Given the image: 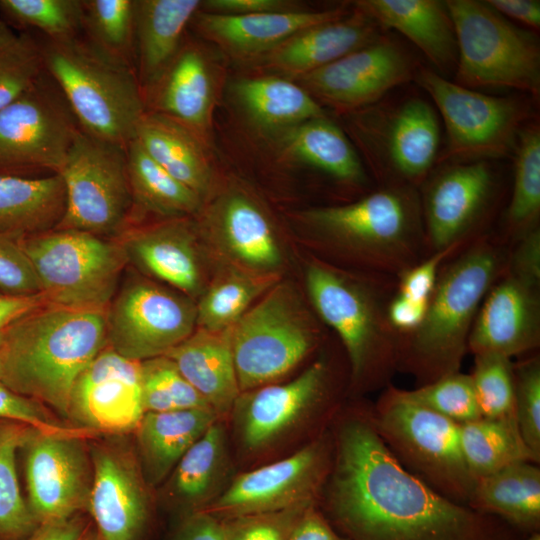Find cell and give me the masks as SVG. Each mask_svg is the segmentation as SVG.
Segmentation results:
<instances>
[{"mask_svg":"<svg viewBox=\"0 0 540 540\" xmlns=\"http://www.w3.org/2000/svg\"><path fill=\"white\" fill-rule=\"evenodd\" d=\"M333 459L318 503L347 540H524L502 520L455 502L408 471L377 431L372 403L333 421Z\"/></svg>","mask_w":540,"mask_h":540,"instance_id":"1","label":"cell"},{"mask_svg":"<svg viewBox=\"0 0 540 540\" xmlns=\"http://www.w3.org/2000/svg\"><path fill=\"white\" fill-rule=\"evenodd\" d=\"M509 250L501 237L481 234L442 266L421 324L399 338L398 372L421 386L460 371L477 313Z\"/></svg>","mask_w":540,"mask_h":540,"instance_id":"2","label":"cell"},{"mask_svg":"<svg viewBox=\"0 0 540 540\" xmlns=\"http://www.w3.org/2000/svg\"><path fill=\"white\" fill-rule=\"evenodd\" d=\"M106 346L105 311L48 304L3 330L0 383L67 417L78 376Z\"/></svg>","mask_w":540,"mask_h":540,"instance_id":"3","label":"cell"},{"mask_svg":"<svg viewBox=\"0 0 540 540\" xmlns=\"http://www.w3.org/2000/svg\"><path fill=\"white\" fill-rule=\"evenodd\" d=\"M305 279L314 308L343 346L350 389L366 393L392 384L398 372L400 335L387 310L397 279L370 274L361 281L322 262L309 264Z\"/></svg>","mask_w":540,"mask_h":540,"instance_id":"4","label":"cell"},{"mask_svg":"<svg viewBox=\"0 0 540 540\" xmlns=\"http://www.w3.org/2000/svg\"><path fill=\"white\" fill-rule=\"evenodd\" d=\"M304 219L370 274L397 279L428 255L420 191L412 186L382 185L356 201L311 209Z\"/></svg>","mask_w":540,"mask_h":540,"instance_id":"5","label":"cell"},{"mask_svg":"<svg viewBox=\"0 0 540 540\" xmlns=\"http://www.w3.org/2000/svg\"><path fill=\"white\" fill-rule=\"evenodd\" d=\"M44 68L53 78L82 131L127 146L146 112L135 68L85 36L41 42Z\"/></svg>","mask_w":540,"mask_h":540,"instance_id":"6","label":"cell"},{"mask_svg":"<svg viewBox=\"0 0 540 540\" xmlns=\"http://www.w3.org/2000/svg\"><path fill=\"white\" fill-rule=\"evenodd\" d=\"M372 414L381 438L408 471L467 505L475 481L462 452L461 424L419 405L393 384L372 403Z\"/></svg>","mask_w":540,"mask_h":540,"instance_id":"7","label":"cell"},{"mask_svg":"<svg viewBox=\"0 0 540 540\" xmlns=\"http://www.w3.org/2000/svg\"><path fill=\"white\" fill-rule=\"evenodd\" d=\"M19 241L48 304L106 311L128 262L117 239L55 228Z\"/></svg>","mask_w":540,"mask_h":540,"instance_id":"8","label":"cell"},{"mask_svg":"<svg viewBox=\"0 0 540 540\" xmlns=\"http://www.w3.org/2000/svg\"><path fill=\"white\" fill-rule=\"evenodd\" d=\"M457 40L455 83L466 88H510L538 97L540 48L486 1L446 0Z\"/></svg>","mask_w":540,"mask_h":540,"instance_id":"9","label":"cell"},{"mask_svg":"<svg viewBox=\"0 0 540 540\" xmlns=\"http://www.w3.org/2000/svg\"><path fill=\"white\" fill-rule=\"evenodd\" d=\"M414 81L431 98L444 123L439 162L489 161L513 154L530 106L519 98L491 96L419 67Z\"/></svg>","mask_w":540,"mask_h":540,"instance_id":"10","label":"cell"},{"mask_svg":"<svg viewBox=\"0 0 540 540\" xmlns=\"http://www.w3.org/2000/svg\"><path fill=\"white\" fill-rule=\"evenodd\" d=\"M362 109L353 129L381 186L419 189L439 159L441 132L435 108L411 95L383 98Z\"/></svg>","mask_w":540,"mask_h":540,"instance_id":"11","label":"cell"},{"mask_svg":"<svg viewBox=\"0 0 540 540\" xmlns=\"http://www.w3.org/2000/svg\"><path fill=\"white\" fill-rule=\"evenodd\" d=\"M59 175L65 186L66 205L57 229L110 239L125 230L132 208L125 146L80 129Z\"/></svg>","mask_w":540,"mask_h":540,"instance_id":"12","label":"cell"},{"mask_svg":"<svg viewBox=\"0 0 540 540\" xmlns=\"http://www.w3.org/2000/svg\"><path fill=\"white\" fill-rule=\"evenodd\" d=\"M60 88L46 70L0 110V175L59 174L80 131Z\"/></svg>","mask_w":540,"mask_h":540,"instance_id":"13","label":"cell"},{"mask_svg":"<svg viewBox=\"0 0 540 540\" xmlns=\"http://www.w3.org/2000/svg\"><path fill=\"white\" fill-rule=\"evenodd\" d=\"M317 341L286 286L275 287L230 328L240 391L283 376L313 351Z\"/></svg>","mask_w":540,"mask_h":540,"instance_id":"14","label":"cell"},{"mask_svg":"<svg viewBox=\"0 0 540 540\" xmlns=\"http://www.w3.org/2000/svg\"><path fill=\"white\" fill-rule=\"evenodd\" d=\"M332 459V434L326 432L289 457L240 474L199 511L230 520L318 504Z\"/></svg>","mask_w":540,"mask_h":540,"instance_id":"15","label":"cell"},{"mask_svg":"<svg viewBox=\"0 0 540 540\" xmlns=\"http://www.w3.org/2000/svg\"><path fill=\"white\" fill-rule=\"evenodd\" d=\"M107 346L134 361L164 356L188 338L196 308L154 282L129 275L105 311Z\"/></svg>","mask_w":540,"mask_h":540,"instance_id":"16","label":"cell"},{"mask_svg":"<svg viewBox=\"0 0 540 540\" xmlns=\"http://www.w3.org/2000/svg\"><path fill=\"white\" fill-rule=\"evenodd\" d=\"M335 375L329 361L321 358L290 382L267 385L239 396L233 408L244 447L256 450L294 424L329 419L337 406Z\"/></svg>","mask_w":540,"mask_h":540,"instance_id":"17","label":"cell"},{"mask_svg":"<svg viewBox=\"0 0 540 540\" xmlns=\"http://www.w3.org/2000/svg\"><path fill=\"white\" fill-rule=\"evenodd\" d=\"M421 187L428 254L481 235L478 228L490 211L497 187L489 161L448 162Z\"/></svg>","mask_w":540,"mask_h":540,"instance_id":"18","label":"cell"},{"mask_svg":"<svg viewBox=\"0 0 540 540\" xmlns=\"http://www.w3.org/2000/svg\"><path fill=\"white\" fill-rule=\"evenodd\" d=\"M35 431L24 444L28 506L38 525L86 511L92 463L84 440Z\"/></svg>","mask_w":540,"mask_h":540,"instance_id":"19","label":"cell"},{"mask_svg":"<svg viewBox=\"0 0 540 540\" xmlns=\"http://www.w3.org/2000/svg\"><path fill=\"white\" fill-rule=\"evenodd\" d=\"M419 67L400 44L382 35L300 80L315 100L355 110L375 104L413 81Z\"/></svg>","mask_w":540,"mask_h":540,"instance_id":"20","label":"cell"},{"mask_svg":"<svg viewBox=\"0 0 540 540\" xmlns=\"http://www.w3.org/2000/svg\"><path fill=\"white\" fill-rule=\"evenodd\" d=\"M92 485L86 511L101 540H144L151 504L138 459L122 443L90 448Z\"/></svg>","mask_w":540,"mask_h":540,"instance_id":"21","label":"cell"},{"mask_svg":"<svg viewBox=\"0 0 540 540\" xmlns=\"http://www.w3.org/2000/svg\"><path fill=\"white\" fill-rule=\"evenodd\" d=\"M141 362L106 346L78 376L68 416L97 434L134 432L143 415Z\"/></svg>","mask_w":540,"mask_h":540,"instance_id":"22","label":"cell"},{"mask_svg":"<svg viewBox=\"0 0 540 540\" xmlns=\"http://www.w3.org/2000/svg\"><path fill=\"white\" fill-rule=\"evenodd\" d=\"M540 346V280L509 269L486 294L472 326L468 352L512 359Z\"/></svg>","mask_w":540,"mask_h":540,"instance_id":"23","label":"cell"},{"mask_svg":"<svg viewBox=\"0 0 540 540\" xmlns=\"http://www.w3.org/2000/svg\"><path fill=\"white\" fill-rule=\"evenodd\" d=\"M346 15L342 9L241 15L208 11L197 12L193 19L205 37L236 56L247 57L271 51L303 30Z\"/></svg>","mask_w":540,"mask_h":540,"instance_id":"24","label":"cell"},{"mask_svg":"<svg viewBox=\"0 0 540 540\" xmlns=\"http://www.w3.org/2000/svg\"><path fill=\"white\" fill-rule=\"evenodd\" d=\"M355 6L378 27L405 36L439 71L456 68L457 40L445 1L360 0Z\"/></svg>","mask_w":540,"mask_h":540,"instance_id":"25","label":"cell"},{"mask_svg":"<svg viewBox=\"0 0 540 540\" xmlns=\"http://www.w3.org/2000/svg\"><path fill=\"white\" fill-rule=\"evenodd\" d=\"M147 111L169 117L195 135L203 131L212 107V77L203 52L194 45L180 48L150 87L143 91Z\"/></svg>","mask_w":540,"mask_h":540,"instance_id":"26","label":"cell"},{"mask_svg":"<svg viewBox=\"0 0 540 540\" xmlns=\"http://www.w3.org/2000/svg\"><path fill=\"white\" fill-rule=\"evenodd\" d=\"M164 356L175 364L217 416L226 415L233 409L240 389L230 328L220 332L198 328Z\"/></svg>","mask_w":540,"mask_h":540,"instance_id":"27","label":"cell"},{"mask_svg":"<svg viewBox=\"0 0 540 540\" xmlns=\"http://www.w3.org/2000/svg\"><path fill=\"white\" fill-rule=\"evenodd\" d=\"M377 27L357 10L352 16L310 27L290 37L270 51L269 66L300 78L369 44L379 36Z\"/></svg>","mask_w":540,"mask_h":540,"instance_id":"28","label":"cell"},{"mask_svg":"<svg viewBox=\"0 0 540 540\" xmlns=\"http://www.w3.org/2000/svg\"><path fill=\"white\" fill-rule=\"evenodd\" d=\"M201 3L199 0H136L134 61L143 91L158 80L182 47L185 28Z\"/></svg>","mask_w":540,"mask_h":540,"instance_id":"29","label":"cell"},{"mask_svg":"<svg viewBox=\"0 0 540 540\" xmlns=\"http://www.w3.org/2000/svg\"><path fill=\"white\" fill-rule=\"evenodd\" d=\"M217 420L211 408L144 413L134 432L137 459L146 483H160Z\"/></svg>","mask_w":540,"mask_h":540,"instance_id":"30","label":"cell"},{"mask_svg":"<svg viewBox=\"0 0 540 540\" xmlns=\"http://www.w3.org/2000/svg\"><path fill=\"white\" fill-rule=\"evenodd\" d=\"M116 239L128 261L140 269L187 294L197 291L199 266L185 225L124 230Z\"/></svg>","mask_w":540,"mask_h":540,"instance_id":"31","label":"cell"},{"mask_svg":"<svg viewBox=\"0 0 540 540\" xmlns=\"http://www.w3.org/2000/svg\"><path fill=\"white\" fill-rule=\"evenodd\" d=\"M467 506L525 536L540 532L539 463L518 462L475 480Z\"/></svg>","mask_w":540,"mask_h":540,"instance_id":"32","label":"cell"},{"mask_svg":"<svg viewBox=\"0 0 540 540\" xmlns=\"http://www.w3.org/2000/svg\"><path fill=\"white\" fill-rule=\"evenodd\" d=\"M66 205L59 174L0 175V235L18 240L55 229Z\"/></svg>","mask_w":540,"mask_h":540,"instance_id":"33","label":"cell"},{"mask_svg":"<svg viewBox=\"0 0 540 540\" xmlns=\"http://www.w3.org/2000/svg\"><path fill=\"white\" fill-rule=\"evenodd\" d=\"M158 165L199 196L210 181L209 166L197 136L164 115L146 111L134 138Z\"/></svg>","mask_w":540,"mask_h":540,"instance_id":"34","label":"cell"},{"mask_svg":"<svg viewBox=\"0 0 540 540\" xmlns=\"http://www.w3.org/2000/svg\"><path fill=\"white\" fill-rule=\"evenodd\" d=\"M286 152L338 183L362 187L368 177L344 132L324 117L295 125L284 138Z\"/></svg>","mask_w":540,"mask_h":540,"instance_id":"35","label":"cell"},{"mask_svg":"<svg viewBox=\"0 0 540 540\" xmlns=\"http://www.w3.org/2000/svg\"><path fill=\"white\" fill-rule=\"evenodd\" d=\"M226 464L225 431L218 420L181 457L169 482V493L182 517L203 509L213 499Z\"/></svg>","mask_w":540,"mask_h":540,"instance_id":"36","label":"cell"},{"mask_svg":"<svg viewBox=\"0 0 540 540\" xmlns=\"http://www.w3.org/2000/svg\"><path fill=\"white\" fill-rule=\"evenodd\" d=\"M514 156L513 188L504 218V236L512 245L539 228L540 216V126L527 122L520 130Z\"/></svg>","mask_w":540,"mask_h":540,"instance_id":"37","label":"cell"},{"mask_svg":"<svg viewBox=\"0 0 540 540\" xmlns=\"http://www.w3.org/2000/svg\"><path fill=\"white\" fill-rule=\"evenodd\" d=\"M461 447L474 481L509 465L538 458L524 443L516 422L480 417L460 426Z\"/></svg>","mask_w":540,"mask_h":540,"instance_id":"38","label":"cell"},{"mask_svg":"<svg viewBox=\"0 0 540 540\" xmlns=\"http://www.w3.org/2000/svg\"><path fill=\"white\" fill-rule=\"evenodd\" d=\"M132 205L164 216L194 212L200 196L158 165L133 139L126 146Z\"/></svg>","mask_w":540,"mask_h":540,"instance_id":"39","label":"cell"},{"mask_svg":"<svg viewBox=\"0 0 540 540\" xmlns=\"http://www.w3.org/2000/svg\"><path fill=\"white\" fill-rule=\"evenodd\" d=\"M235 93L246 111L264 125H297L325 116L306 89L285 79H244L236 83Z\"/></svg>","mask_w":540,"mask_h":540,"instance_id":"40","label":"cell"},{"mask_svg":"<svg viewBox=\"0 0 540 540\" xmlns=\"http://www.w3.org/2000/svg\"><path fill=\"white\" fill-rule=\"evenodd\" d=\"M35 431L0 420V540H28L39 526L21 494L16 470L17 452Z\"/></svg>","mask_w":540,"mask_h":540,"instance_id":"41","label":"cell"},{"mask_svg":"<svg viewBox=\"0 0 540 540\" xmlns=\"http://www.w3.org/2000/svg\"><path fill=\"white\" fill-rule=\"evenodd\" d=\"M223 235L232 251L255 267L272 268L281 262V253L264 213L249 199L233 195L220 213Z\"/></svg>","mask_w":540,"mask_h":540,"instance_id":"42","label":"cell"},{"mask_svg":"<svg viewBox=\"0 0 540 540\" xmlns=\"http://www.w3.org/2000/svg\"><path fill=\"white\" fill-rule=\"evenodd\" d=\"M44 70L41 42L0 19V110L24 94Z\"/></svg>","mask_w":540,"mask_h":540,"instance_id":"43","label":"cell"},{"mask_svg":"<svg viewBox=\"0 0 540 540\" xmlns=\"http://www.w3.org/2000/svg\"><path fill=\"white\" fill-rule=\"evenodd\" d=\"M82 7L85 37L133 66L136 0H82Z\"/></svg>","mask_w":540,"mask_h":540,"instance_id":"44","label":"cell"},{"mask_svg":"<svg viewBox=\"0 0 540 540\" xmlns=\"http://www.w3.org/2000/svg\"><path fill=\"white\" fill-rule=\"evenodd\" d=\"M0 12L9 23L37 29L51 41L83 31L82 0H0Z\"/></svg>","mask_w":540,"mask_h":540,"instance_id":"45","label":"cell"},{"mask_svg":"<svg viewBox=\"0 0 540 540\" xmlns=\"http://www.w3.org/2000/svg\"><path fill=\"white\" fill-rule=\"evenodd\" d=\"M141 386L145 413L210 408L166 356L141 361Z\"/></svg>","mask_w":540,"mask_h":540,"instance_id":"46","label":"cell"},{"mask_svg":"<svg viewBox=\"0 0 540 540\" xmlns=\"http://www.w3.org/2000/svg\"><path fill=\"white\" fill-rule=\"evenodd\" d=\"M473 357L470 377L481 416L516 422L513 360L497 355Z\"/></svg>","mask_w":540,"mask_h":540,"instance_id":"47","label":"cell"},{"mask_svg":"<svg viewBox=\"0 0 540 540\" xmlns=\"http://www.w3.org/2000/svg\"><path fill=\"white\" fill-rule=\"evenodd\" d=\"M266 283L242 276L221 280L207 291L196 308L198 328L212 332L231 328Z\"/></svg>","mask_w":540,"mask_h":540,"instance_id":"48","label":"cell"},{"mask_svg":"<svg viewBox=\"0 0 540 540\" xmlns=\"http://www.w3.org/2000/svg\"><path fill=\"white\" fill-rule=\"evenodd\" d=\"M405 393L419 405L458 424L482 417L470 374L461 371L405 390Z\"/></svg>","mask_w":540,"mask_h":540,"instance_id":"49","label":"cell"},{"mask_svg":"<svg viewBox=\"0 0 540 540\" xmlns=\"http://www.w3.org/2000/svg\"><path fill=\"white\" fill-rule=\"evenodd\" d=\"M515 419L527 447L540 458V356L538 351L513 361Z\"/></svg>","mask_w":540,"mask_h":540,"instance_id":"50","label":"cell"},{"mask_svg":"<svg viewBox=\"0 0 540 540\" xmlns=\"http://www.w3.org/2000/svg\"><path fill=\"white\" fill-rule=\"evenodd\" d=\"M0 420L31 426L43 434L94 438L98 434L85 428L65 426L53 420L43 404L17 394L0 383Z\"/></svg>","mask_w":540,"mask_h":540,"instance_id":"51","label":"cell"},{"mask_svg":"<svg viewBox=\"0 0 540 540\" xmlns=\"http://www.w3.org/2000/svg\"><path fill=\"white\" fill-rule=\"evenodd\" d=\"M308 506L223 520L227 540H288L298 517Z\"/></svg>","mask_w":540,"mask_h":540,"instance_id":"52","label":"cell"},{"mask_svg":"<svg viewBox=\"0 0 540 540\" xmlns=\"http://www.w3.org/2000/svg\"><path fill=\"white\" fill-rule=\"evenodd\" d=\"M0 290L4 294L41 293L35 270L18 239L0 235Z\"/></svg>","mask_w":540,"mask_h":540,"instance_id":"53","label":"cell"},{"mask_svg":"<svg viewBox=\"0 0 540 540\" xmlns=\"http://www.w3.org/2000/svg\"><path fill=\"white\" fill-rule=\"evenodd\" d=\"M469 242L454 244L428 254L397 278L396 293L412 300L428 301L442 266Z\"/></svg>","mask_w":540,"mask_h":540,"instance_id":"54","label":"cell"},{"mask_svg":"<svg viewBox=\"0 0 540 540\" xmlns=\"http://www.w3.org/2000/svg\"><path fill=\"white\" fill-rule=\"evenodd\" d=\"M170 540H227L225 523L207 512L196 511L181 517Z\"/></svg>","mask_w":540,"mask_h":540,"instance_id":"55","label":"cell"},{"mask_svg":"<svg viewBox=\"0 0 540 540\" xmlns=\"http://www.w3.org/2000/svg\"><path fill=\"white\" fill-rule=\"evenodd\" d=\"M288 540H347L327 520L318 504L308 506L298 517Z\"/></svg>","mask_w":540,"mask_h":540,"instance_id":"56","label":"cell"},{"mask_svg":"<svg viewBox=\"0 0 540 540\" xmlns=\"http://www.w3.org/2000/svg\"><path fill=\"white\" fill-rule=\"evenodd\" d=\"M428 301H417L397 293L388 305V319L394 330L401 336L414 331L422 322Z\"/></svg>","mask_w":540,"mask_h":540,"instance_id":"57","label":"cell"},{"mask_svg":"<svg viewBox=\"0 0 540 540\" xmlns=\"http://www.w3.org/2000/svg\"><path fill=\"white\" fill-rule=\"evenodd\" d=\"M205 7L221 14H258L297 10L293 2L283 0H208Z\"/></svg>","mask_w":540,"mask_h":540,"instance_id":"58","label":"cell"},{"mask_svg":"<svg viewBox=\"0 0 540 540\" xmlns=\"http://www.w3.org/2000/svg\"><path fill=\"white\" fill-rule=\"evenodd\" d=\"M48 305L42 293L30 295L0 294V331Z\"/></svg>","mask_w":540,"mask_h":540,"instance_id":"59","label":"cell"},{"mask_svg":"<svg viewBox=\"0 0 540 540\" xmlns=\"http://www.w3.org/2000/svg\"><path fill=\"white\" fill-rule=\"evenodd\" d=\"M90 522L82 513L70 518L41 524L28 540H79Z\"/></svg>","mask_w":540,"mask_h":540,"instance_id":"60","label":"cell"},{"mask_svg":"<svg viewBox=\"0 0 540 540\" xmlns=\"http://www.w3.org/2000/svg\"><path fill=\"white\" fill-rule=\"evenodd\" d=\"M505 18L516 20L527 27L539 29L540 2L538 0H487Z\"/></svg>","mask_w":540,"mask_h":540,"instance_id":"61","label":"cell"},{"mask_svg":"<svg viewBox=\"0 0 540 540\" xmlns=\"http://www.w3.org/2000/svg\"><path fill=\"white\" fill-rule=\"evenodd\" d=\"M79 540H101V538L94 526L92 527L90 524Z\"/></svg>","mask_w":540,"mask_h":540,"instance_id":"62","label":"cell"},{"mask_svg":"<svg viewBox=\"0 0 540 540\" xmlns=\"http://www.w3.org/2000/svg\"><path fill=\"white\" fill-rule=\"evenodd\" d=\"M524 540H540V532L528 535Z\"/></svg>","mask_w":540,"mask_h":540,"instance_id":"63","label":"cell"},{"mask_svg":"<svg viewBox=\"0 0 540 540\" xmlns=\"http://www.w3.org/2000/svg\"><path fill=\"white\" fill-rule=\"evenodd\" d=\"M2 341H3V331H0V361H1V347H2Z\"/></svg>","mask_w":540,"mask_h":540,"instance_id":"64","label":"cell"}]
</instances>
